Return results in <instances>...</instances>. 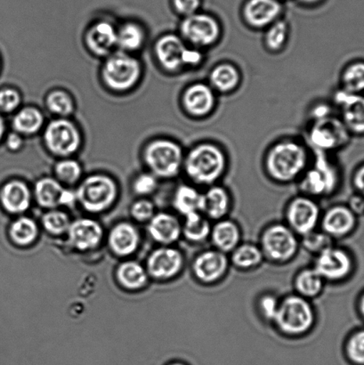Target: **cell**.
Instances as JSON below:
<instances>
[{"instance_id":"cell-3","label":"cell","mask_w":364,"mask_h":365,"mask_svg":"<svg viewBox=\"0 0 364 365\" xmlns=\"http://www.w3.org/2000/svg\"><path fill=\"white\" fill-rule=\"evenodd\" d=\"M315 321V311L308 299L291 295L280 302L274 322L283 334L296 337L311 330Z\"/></svg>"},{"instance_id":"cell-31","label":"cell","mask_w":364,"mask_h":365,"mask_svg":"<svg viewBox=\"0 0 364 365\" xmlns=\"http://www.w3.org/2000/svg\"><path fill=\"white\" fill-rule=\"evenodd\" d=\"M288 36H290V24L284 17H281L266 29L264 34V46L267 51L279 53L286 46Z\"/></svg>"},{"instance_id":"cell-13","label":"cell","mask_w":364,"mask_h":365,"mask_svg":"<svg viewBox=\"0 0 364 365\" xmlns=\"http://www.w3.org/2000/svg\"><path fill=\"white\" fill-rule=\"evenodd\" d=\"M182 105L189 116L203 119L215 110L217 93L208 82H195L185 88L182 96Z\"/></svg>"},{"instance_id":"cell-12","label":"cell","mask_w":364,"mask_h":365,"mask_svg":"<svg viewBox=\"0 0 364 365\" xmlns=\"http://www.w3.org/2000/svg\"><path fill=\"white\" fill-rule=\"evenodd\" d=\"M44 140L53 155L68 157L80 148L81 138L80 131L73 123L59 119L53 120L46 127Z\"/></svg>"},{"instance_id":"cell-32","label":"cell","mask_w":364,"mask_h":365,"mask_svg":"<svg viewBox=\"0 0 364 365\" xmlns=\"http://www.w3.org/2000/svg\"><path fill=\"white\" fill-rule=\"evenodd\" d=\"M210 227L208 217L201 212H194L185 216L184 227H182L184 237L194 243L206 241L210 236Z\"/></svg>"},{"instance_id":"cell-4","label":"cell","mask_w":364,"mask_h":365,"mask_svg":"<svg viewBox=\"0 0 364 365\" xmlns=\"http://www.w3.org/2000/svg\"><path fill=\"white\" fill-rule=\"evenodd\" d=\"M301 177V187L310 195H330L340 181L338 167L330 153L313 151V159Z\"/></svg>"},{"instance_id":"cell-59","label":"cell","mask_w":364,"mask_h":365,"mask_svg":"<svg viewBox=\"0 0 364 365\" xmlns=\"http://www.w3.org/2000/svg\"><path fill=\"white\" fill-rule=\"evenodd\" d=\"M281 1H285V0H281Z\"/></svg>"},{"instance_id":"cell-41","label":"cell","mask_w":364,"mask_h":365,"mask_svg":"<svg viewBox=\"0 0 364 365\" xmlns=\"http://www.w3.org/2000/svg\"><path fill=\"white\" fill-rule=\"evenodd\" d=\"M42 223L46 231L53 235H60L68 232L71 225L67 214L59 210H52L46 213L42 218Z\"/></svg>"},{"instance_id":"cell-57","label":"cell","mask_w":364,"mask_h":365,"mask_svg":"<svg viewBox=\"0 0 364 365\" xmlns=\"http://www.w3.org/2000/svg\"><path fill=\"white\" fill-rule=\"evenodd\" d=\"M361 310L364 316V296L361 302Z\"/></svg>"},{"instance_id":"cell-26","label":"cell","mask_w":364,"mask_h":365,"mask_svg":"<svg viewBox=\"0 0 364 365\" xmlns=\"http://www.w3.org/2000/svg\"><path fill=\"white\" fill-rule=\"evenodd\" d=\"M149 232L156 242L171 245L180 239L182 227L176 217L167 213L153 216L149 225Z\"/></svg>"},{"instance_id":"cell-29","label":"cell","mask_w":364,"mask_h":365,"mask_svg":"<svg viewBox=\"0 0 364 365\" xmlns=\"http://www.w3.org/2000/svg\"><path fill=\"white\" fill-rule=\"evenodd\" d=\"M64 190L62 185L53 178H42L35 185L36 199L39 205L53 209L61 205Z\"/></svg>"},{"instance_id":"cell-40","label":"cell","mask_w":364,"mask_h":365,"mask_svg":"<svg viewBox=\"0 0 364 365\" xmlns=\"http://www.w3.org/2000/svg\"><path fill=\"white\" fill-rule=\"evenodd\" d=\"M46 106L53 113L61 116L70 115L74 110L73 98L68 93L62 91L50 93L46 98Z\"/></svg>"},{"instance_id":"cell-25","label":"cell","mask_w":364,"mask_h":365,"mask_svg":"<svg viewBox=\"0 0 364 365\" xmlns=\"http://www.w3.org/2000/svg\"><path fill=\"white\" fill-rule=\"evenodd\" d=\"M85 41L95 55L106 56L117 45V31L112 24L101 21L89 29Z\"/></svg>"},{"instance_id":"cell-11","label":"cell","mask_w":364,"mask_h":365,"mask_svg":"<svg viewBox=\"0 0 364 365\" xmlns=\"http://www.w3.org/2000/svg\"><path fill=\"white\" fill-rule=\"evenodd\" d=\"M284 2L281 0H245L240 10L242 21L252 30H266L284 17Z\"/></svg>"},{"instance_id":"cell-14","label":"cell","mask_w":364,"mask_h":365,"mask_svg":"<svg viewBox=\"0 0 364 365\" xmlns=\"http://www.w3.org/2000/svg\"><path fill=\"white\" fill-rule=\"evenodd\" d=\"M320 216L319 206L306 196H299L292 200L286 212L288 227L295 234L302 236L315 230Z\"/></svg>"},{"instance_id":"cell-21","label":"cell","mask_w":364,"mask_h":365,"mask_svg":"<svg viewBox=\"0 0 364 365\" xmlns=\"http://www.w3.org/2000/svg\"><path fill=\"white\" fill-rule=\"evenodd\" d=\"M208 83L217 94L228 95L237 91L241 82L240 70L229 62L217 63L209 71Z\"/></svg>"},{"instance_id":"cell-16","label":"cell","mask_w":364,"mask_h":365,"mask_svg":"<svg viewBox=\"0 0 364 365\" xmlns=\"http://www.w3.org/2000/svg\"><path fill=\"white\" fill-rule=\"evenodd\" d=\"M323 280L340 281L352 269V260L343 250L329 247L317 256L313 267Z\"/></svg>"},{"instance_id":"cell-18","label":"cell","mask_w":364,"mask_h":365,"mask_svg":"<svg viewBox=\"0 0 364 365\" xmlns=\"http://www.w3.org/2000/svg\"><path fill=\"white\" fill-rule=\"evenodd\" d=\"M184 259L180 250L162 247L151 254L147 260L148 273L158 280L176 277L183 267Z\"/></svg>"},{"instance_id":"cell-30","label":"cell","mask_w":364,"mask_h":365,"mask_svg":"<svg viewBox=\"0 0 364 365\" xmlns=\"http://www.w3.org/2000/svg\"><path fill=\"white\" fill-rule=\"evenodd\" d=\"M202 192L194 186L181 185L178 186L174 196V206L178 212L187 216L189 214L199 212Z\"/></svg>"},{"instance_id":"cell-5","label":"cell","mask_w":364,"mask_h":365,"mask_svg":"<svg viewBox=\"0 0 364 365\" xmlns=\"http://www.w3.org/2000/svg\"><path fill=\"white\" fill-rule=\"evenodd\" d=\"M180 30L184 42L202 50L215 46L223 34L219 18L204 11L184 17Z\"/></svg>"},{"instance_id":"cell-2","label":"cell","mask_w":364,"mask_h":365,"mask_svg":"<svg viewBox=\"0 0 364 365\" xmlns=\"http://www.w3.org/2000/svg\"><path fill=\"white\" fill-rule=\"evenodd\" d=\"M228 160L226 152L214 142H201L184 155V170L196 185L212 186L226 173Z\"/></svg>"},{"instance_id":"cell-45","label":"cell","mask_w":364,"mask_h":365,"mask_svg":"<svg viewBox=\"0 0 364 365\" xmlns=\"http://www.w3.org/2000/svg\"><path fill=\"white\" fill-rule=\"evenodd\" d=\"M21 96L13 88L0 91V112L11 113L20 106Z\"/></svg>"},{"instance_id":"cell-19","label":"cell","mask_w":364,"mask_h":365,"mask_svg":"<svg viewBox=\"0 0 364 365\" xmlns=\"http://www.w3.org/2000/svg\"><path fill=\"white\" fill-rule=\"evenodd\" d=\"M187 46L180 36L167 34L156 43L155 52L162 66L170 73L184 69V56Z\"/></svg>"},{"instance_id":"cell-42","label":"cell","mask_w":364,"mask_h":365,"mask_svg":"<svg viewBox=\"0 0 364 365\" xmlns=\"http://www.w3.org/2000/svg\"><path fill=\"white\" fill-rule=\"evenodd\" d=\"M56 174L59 180L66 184H74L81 176V167L76 160H63L56 164Z\"/></svg>"},{"instance_id":"cell-27","label":"cell","mask_w":364,"mask_h":365,"mask_svg":"<svg viewBox=\"0 0 364 365\" xmlns=\"http://www.w3.org/2000/svg\"><path fill=\"white\" fill-rule=\"evenodd\" d=\"M138 242V232L131 224H118L110 232L109 245L118 256L131 255L137 250Z\"/></svg>"},{"instance_id":"cell-46","label":"cell","mask_w":364,"mask_h":365,"mask_svg":"<svg viewBox=\"0 0 364 365\" xmlns=\"http://www.w3.org/2000/svg\"><path fill=\"white\" fill-rule=\"evenodd\" d=\"M131 213L135 220L139 222L148 221L152 220L153 215H155V207L149 200H140L132 206Z\"/></svg>"},{"instance_id":"cell-52","label":"cell","mask_w":364,"mask_h":365,"mask_svg":"<svg viewBox=\"0 0 364 365\" xmlns=\"http://www.w3.org/2000/svg\"><path fill=\"white\" fill-rule=\"evenodd\" d=\"M296 5L305 9H315L317 7L322 6L327 0H292Z\"/></svg>"},{"instance_id":"cell-15","label":"cell","mask_w":364,"mask_h":365,"mask_svg":"<svg viewBox=\"0 0 364 365\" xmlns=\"http://www.w3.org/2000/svg\"><path fill=\"white\" fill-rule=\"evenodd\" d=\"M334 103L340 110V120L349 133L364 134V96L340 89L334 94Z\"/></svg>"},{"instance_id":"cell-49","label":"cell","mask_w":364,"mask_h":365,"mask_svg":"<svg viewBox=\"0 0 364 365\" xmlns=\"http://www.w3.org/2000/svg\"><path fill=\"white\" fill-rule=\"evenodd\" d=\"M280 302L273 295H264L259 302L260 312L266 320L274 321Z\"/></svg>"},{"instance_id":"cell-38","label":"cell","mask_w":364,"mask_h":365,"mask_svg":"<svg viewBox=\"0 0 364 365\" xmlns=\"http://www.w3.org/2000/svg\"><path fill=\"white\" fill-rule=\"evenodd\" d=\"M10 236L17 245H30L37 238V225L31 218L26 217L18 218L11 225Z\"/></svg>"},{"instance_id":"cell-33","label":"cell","mask_w":364,"mask_h":365,"mask_svg":"<svg viewBox=\"0 0 364 365\" xmlns=\"http://www.w3.org/2000/svg\"><path fill=\"white\" fill-rule=\"evenodd\" d=\"M117 277L123 287L130 289L144 287L147 282V274L145 268L134 261L121 264L117 270Z\"/></svg>"},{"instance_id":"cell-54","label":"cell","mask_w":364,"mask_h":365,"mask_svg":"<svg viewBox=\"0 0 364 365\" xmlns=\"http://www.w3.org/2000/svg\"><path fill=\"white\" fill-rule=\"evenodd\" d=\"M354 182L355 187L358 188L360 192L364 193V164L356 170Z\"/></svg>"},{"instance_id":"cell-53","label":"cell","mask_w":364,"mask_h":365,"mask_svg":"<svg viewBox=\"0 0 364 365\" xmlns=\"http://www.w3.org/2000/svg\"><path fill=\"white\" fill-rule=\"evenodd\" d=\"M23 145V139L20 137V135L16 133H11L7 138L6 146L12 151H17Z\"/></svg>"},{"instance_id":"cell-55","label":"cell","mask_w":364,"mask_h":365,"mask_svg":"<svg viewBox=\"0 0 364 365\" xmlns=\"http://www.w3.org/2000/svg\"><path fill=\"white\" fill-rule=\"evenodd\" d=\"M352 209L358 211L364 210V200L356 198L352 200Z\"/></svg>"},{"instance_id":"cell-37","label":"cell","mask_w":364,"mask_h":365,"mask_svg":"<svg viewBox=\"0 0 364 365\" xmlns=\"http://www.w3.org/2000/svg\"><path fill=\"white\" fill-rule=\"evenodd\" d=\"M341 88L344 91L362 94L364 92V62L351 63L342 71Z\"/></svg>"},{"instance_id":"cell-22","label":"cell","mask_w":364,"mask_h":365,"mask_svg":"<svg viewBox=\"0 0 364 365\" xmlns=\"http://www.w3.org/2000/svg\"><path fill=\"white\" fill-rule=\"evenodd\" d=\"M230 207L229 192L223 186L214 185L202 193L199 212L210 220L219 221L229 212Z\"/></svg>"},{"instance_id":"cell-44","label":"cell","mask_w":364,"mask_h":365,"mask_svg":"<svg viewBox=\"0 0 364 365\" xmlns=\"http://www.w3.org/2000/svg\"><path fill=\"white\" fill-rule=\"evenodd\" d=\"M303 246L310 252L319 254L331 246V237L326 232H311L303 236Z\"/></svg>"},{"instance_id":"cell-34","label":"cell","mask_w":364,"mask_h":365,"mask_svg":"<svg viewBox=\"0 0 364 365\" xmlns=\"http://www.w3.org/2000/svg\"><path fill=\"white\" fill-rule=\"evenodd\" d=\"M44 123V117L34 107L21 109L14 118L13 127L17 133L32 135L37 133Z\"/></svg>"},{"instance_id":"cell-51","label":"cell","mask_w":364,"mask_h":365,"mask_svg":"<svg viewBox=\"0 0 364 365\" xmlns=\"http://www.w3.org/2000/svg\"><path fill=\"white\" fill-rule=\"evenodd\" d=\"M309 115L312 121L326 119V118L333 115V106L327 103H316L310 110Z\"/></svg>"},{"instance_id":"cell-28","label":"cell","mask_w":364,"mask_h":365,"mask_svg":"<svg viewBox=\"0 0 364 365\" xmlns=\"http://www.w3.org/2000/svg\"><path fill=\"white\" fill-rule=\"evenodd\" d=\"M213 245L223 253L233 252L239 246L241 231L237 224L231 220H219L210 232Z\"/></svg>"},{"instance_id":"cell-7","label":"cell","mask_w":364,"mask_h":365,"mask_svg":"<svg viewBox=\"0 0 364 365\" xmlns=\"http://www.w3.org/2000/svg\"><path fill=\"white\" fill-rule=\"evenodd\" d=\"M76 196L78 202L85 210L101 212L113 205L117 196V185L109 177L94 175L81 182Z\"/></svg>"},{"instance_id":"cell-43","label":"cell","mask_w":364,"mask_h":365,"mask_svg":"<svg viewBox=\"0 0 364 365\" xmlns=\"http://www.w3.org/2000/svg\"><path fill=\"white\" fill-rule=\"evenodd\" d=\"M347 356L355 365H364V331L353 335L347 344Z\"/></svg>"},{"instance_id":"cell-8","label":"cell","mask_w":364,"mask_h":365,"mask_svg":"<svg viewBox=\"0 0 364 365\" xmlns=\"http://www.w3.org/2000/svg\"><path fill=\"white\" fill-rule=\"evenodd\" d=\"M349 135L340 118L333 115L312 121L308 130V142L313 151L331 153L348 144Z\"/></svg>"},{"instance_id":"cell-24","label":"cell","mask_w":364,"mask_h":365,"mask_svg":"<svg viewBox=\"0 0 364 365\" xmlns=\"http://www.w3.org/2000/svg\"><path fill=\"white\" fill-rule=\"evenodd\" d=\"M0 202L7 212L23 213L30 207V190L24 182L19 180L6 182L0 191Z\"/></svg>"},{"instance_id":"cell-10","label":"cell","mask_w":364,"mask_h":365,"mask_svg":"<svg viewBox=\"0 0 364 365\" xmlns=\"http://www.w3.org/2000/svg\"><path fill=\"white\" fill-rule=\"evenodd\" d=\"M140 75V63L125 53H117L110 56L103 69L106 85L116 91H125L134 87Z\"/></svg>"},{"instance_id":"cell-50","label":"cell","mask_w":364,"mask_h":365,"mask_svg":"<svg viewBox=\"0 0 364 365\" xmlns=\"http://www.w3.org/2000/svg\"><path fill=\"white\" fill-rule=\"evenodd\" d=\"M203 61H204V53L202 49L187 46L184 56V68L199 66Z\"/></svg>"},{"instance_id":"cell-39","label":"cell","mask_w":364,"mask_h":365,"mask_svg":"<svg viewBox=\"0 0 364 365\" xmlns=\"http://www.w3.org/2000/svg\"><path fill=\"white\" fill-rule=\"evenodd\" d=\"M144 41V31L137 24H125L119 31H117V45L127 51H134L140 48Z\"/></svg>"},{"instance_id":"cell-9","label":"cell","mask_w":364,"mask_h":365,"mask_svg":"<svg viewBox=\"0 0 364 365\" xmlns=\"http://www.w3.org/2000/svg\"><path fill=\"white\" fill-rule=\"evenodd\" d=\"M261 249L264 257L277 263H284L296 255L298 241L290 227L274 224L267 227L261 236Z\"/></svg>"},{"instance_id":"cell-23","label":"cell","mask_w":364,"mask_h":365,"mask_svg":"<svg viewBox=\"0 0 364 365\" xmlns=\"http://www.w3.org/2000/svg\"><path fill=\"white\" fill-rule=\"evenodd\" d=\"M355 225V214L344 206H335L327 211L323 217V232L330 237H344Z\"/></svg>"},{"instance_id":"cell-1","label":"cell","mask_w":364,"mask_h":365,"mask_svg":"<svg viewBox=\"0 0 364 365\" xmlns=\"http://www.w3.org/2000/svg\"><path fill=\"white\" fill-rule=\"evenodd\" d=\"M311 160L308 146L295 139L285 138L267 150L264 166L273 180L290 182L303 176Z\"/></svg>"},{"instance_id":"cell-17","label":"cell","mask_w":364,"mask_h":365,"mask_svg":"<svg viewBox=\"0 0 364 365\" xmlns=\"http://www.w3.org/2000/svg\"><path fill=\"white\" fill-rule=\"evenodd\" d=\"M229 267L227 254L219 250H207L195 257L192 272L203 284H214L221 280Z\"/></svg>"},{"instance_id":"cell-47","label":"cell","mask_w":364,"mask_h":365,"mask_svg":"<svg viewBox=\"0 0 364 365\" xmlns=\"http://www.w3.org/2000/svg\"><path fill=\"white\" fill-rule=\"evenodd\" d=\"M157 188V180L155 175L142 174L135 178L134 191L140 195L152 193Z\"/></svg>"},{"instance_id":"cell-6","label":"cell","mask_w":364,"mask_h":365,"mask_svg":"<svg viewBox=\"0 0 364 365\" xmlns=\"http://www.w3.org/2000/svg\"><path fill=\"white\" fill-rule=\"evenodd\" d=\"M145 159L155 176L172 178L183 168L184 153L177 143L160 139L148 145L145 149Z\"/></svg>"},{"instance_id":"cell-58","label":"cell","mask_w":364,"mask_h":365,"mask_svg":"<svg viewBox=\"0 0 364 365\" xmlns=\"http://www.w3.org/2000/svg\"><path fill=\"white\" fill-rule=\"evenodd\" d=\"M167 365H187V364H185L184 363H180V362H175V363L170 364H167Z\"/></svg>"},{"instance_id":"cell-48","label":"cell","mask_w":364,"mask_h":365,"mask_svg":"<svg viewBox=\"0 0 364 365\" xmlns=\"http://www.w3.org/2000/svg\"><path fill=\"white\" fill-rule=\"evenodd\" d=\"M173 6L182 16H192L202 11L203 0H172Z\"/></svg>"},{"instance_id":"cell-35","label":"cell","mask_w":364,"mask_h":365,"mask_svg":"<svg viewBox=\"0 0 364 365\" xmlns=\"http://www.w3.org/2000/svg\"><path fill=\"white\" fill-rule=\"evenodd\" d=\"M323 281L315 268H308L301 271L296 277L295 287L303 298H315L322 292Z\"/></svg>"},{"instance_id":"cell-36","label":"cell","mask_w":364,"mask_h":365,"mask_svg":"<svg viewBox=\"0 0 364 365\" xmlns=\"http://www.w3.org/2000/svg\"><path fill=\"white\" fill-rule=\"evenodd\" d=\"M232 262L241 269H251L259 266L264 259L261 249L251 243L239 245L232 252Z\"/></svg>"},{"instance_id":"cell-20","label":"cell","mask_w":364,"mask_h":365,"mask_svg":"<svg viewBox=\"0 0 364 365\" xmlns=\"http://www.w3.org/2000/svg\"><path fill=\"white\" fill-rule=\"evenodd\" d=\"M67 232L71 245L81 252L95 248L103 238L101 225L89 218L74 221Z\"/></svg>"},{"instance_id":"cell-56","label":"cell","mask_w":364,"mask_h":365,"mask_svg":"<svg viewBox=\"0 0 364 365\" xmlns=\"http://www.w3.org/2000/svg\"><path fill=\"white\" fill-rule=\"evenodd\" d=\"M4 133H5V123H4L3 118L0 115V139L2 138Z\"/></svg>"}]
</instances>
